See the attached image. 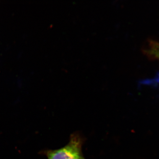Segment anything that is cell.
Masks as SVG:
<instances>
[{"label": "cell", "mask_w": 159, "mask_h": 159, "mask_svg": "<svg viewBox=\"0 0 159 159\" xmlns=\"http://www.w3.org/2000/svg\"><path fill=\"white\" fill-rule=\"evenodd\" d=\"M82 143L80 136L75 134L72 135L67 145L48 152V159H85L81 151Z\"/></svg>", "instance_id": "6da1fadb"}, {"label": "cell", "mask_w": 159, "mask_h": 159, "mask_svg": "<svg viewBox=\"0 0 159 159\" xmlns=\"http://www.w3.org/2000/svg\"><path fill=\"white\" fill-rule=\"evenodd\" d=\"M156 80H157V81H158V82H159V74H158V77H157Z\"/></svg>", "instance_id": "3957f363"}, {"label": "cell", "mask_w": 159, "mask_h": 159, "mask_svg": "<svg viewBox=\"0 0 159 159\" xmlns=\"http://www.w3.org/2000/svg\"><path fill=\"white\" fill-rule=\"evenodd\" d=\"M148 53L159 60V44L156 43H152Z\"/></svg>", "instance_id": "7a4b0ae2"}]
</instances>
